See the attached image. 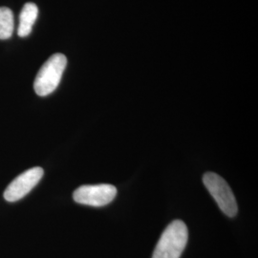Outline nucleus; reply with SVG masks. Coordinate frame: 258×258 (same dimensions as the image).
Here are the masks:
<instances>
[{
	"mask_svg": "<svg viewBox=\"0 0 258 258\" xmlns=\"http://www.w3.org/2000/svg\"><path fill=\"white\" fill-rule=\"evenodd\" d=\"M188 239L187 227L181 220L171 222L161 235L152 258H180Z\"/></svg>",
	"mask_w": 258,
	"mask_h": 258,
	"instance_id": "f257e3e1",
	"label": "nucleus"
},
{
	"mask_svg": "<svg viewBox=\"0 0 258 258\" xmlns=\"http://www.w3.org/2000/svg\"><path fill=\"white\" fill-rule=\"evenodd\" d=\"M67 65V58L63 54L51 55L37 73L34 89L37 95L45 97L54 92L61 81Z\"/></svg>",
	"mask_w": 258,
	"mask_h": 258,
	"instance_id": "f03ea898",
	"label": "nucleus"
},
{
	"mask_svg": "<svg viewBox=\"0 0 258 258\" xmlns=\"http://www.w3.org/2000/svg\"><path fill=\"white\" fill-rule=\"evenodd\" d=\"M203 183L222 212L229 217H234L238 212L237 203L226 180L216 173L207 172L204 174Z\"/></svg>",
	"mask_w": 258,
	"mask_h": 258,
	"instance_id": "7ed1b4c3",
	"label": "nucleus"
},
{
	"mask_svg": "<svg viewBox=\"0 0 258 258\" xmlns=\"http://www.w3.org/2000/svg\"><path fill=\"white\" fill-rule=\"evenodd\" d=\"M117 195V188L109 184H84L73 194L75 202L91 207H104Z\"/></svg>",
	"mask_w": 258,
	"mask_h": 258,
	"instance_id": "20e7f679",
	"label": "nucleus"
},
{
	"mask_svg": "<svg viewBox=\"0 0 258 258\" xmlns=\"http://www.w3.org/2000/svg\"><path fill=\"white\" fill-rule=\"evenodd\" d=\"M43 174L44 171L41 167H33L21 173L5 189V200L16 202L26 196L38 184Z\"/></svg>",
	"mask_w": 258,
	"mask_h": 258,
	"instance_id": "39448f33",
	"label": "nucleus"
},
{
	"mask_svg": "<svg viewBox=\"0 0 258 258\" xmlns=\"http://www.w3.org/2000/svg\"><path fill=\"white\" fill-rule=\"evenodd\" d=\"M38 16V8L35 3H26L20 12L18 35L20 37L29 36Z\"/></svg>",
	"mask_w": 258,
	"mask_h": 258,
	"instance_id": "423d86ee",
	"label": "nucleus"
},
{
	"mask_svg": "<svg viewBox=\"0 0 258 258\" xmlns=\"http://www.w3.org/2000/svg\"><path fill=\"white\" fill-rule=\"evenodd\" d=\"M15 28L13 12L7 7H0V39L12 37Z\"/></svg>",
	"mask_w": 258,
	"mask_h": 258,
	"instance_id": "0eeeda50",
	"label": "nucleus"
}]
</instances>
